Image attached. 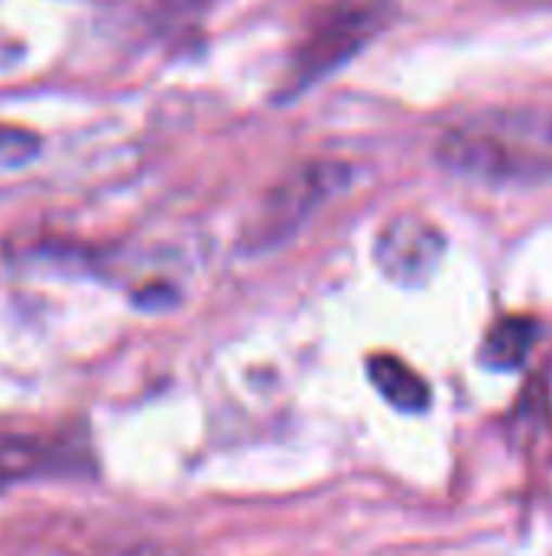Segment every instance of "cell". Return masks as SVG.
<instances>
[{"mask_svg":"<svg viewBox=\"0 0 552 556\" xmlns=\"http://www.w3.org/2000/svg\"><path fill=\"white\" fill-rule=\"evenodd\" d=\"M436 156L478 182H540L552 176V114H501L491 124L455 127L439 140Z\"/></svg>","mask_w":552,"mask_h":556,"instance_id":"6da1fadb","label":"cell"},{"mask_svg":"<svg viewBox=\"0 0 552 556\" xmlns=\"http://www.w3.org/2000/svg\"><path fill=\"white\" fill-rule=\"evenodd\" d=\"M394 16L390 0H332L316 13L286 72V94L325 78L358 55Z\"/></svg>","mask_w":552,"mask_h":556,"instance_id":"7a4b0ae2","label":"cell"},{"mask_svg":"<svg viewBox=\"0 0 552 556\" xmlns=\"http://www.w3.org/2000/svg\"><path fill=\"white\" fill-rule=\"evenodd\" d=\"M442 254V231L429 218L413 212L390 218L374 241V261L381 274L400 287H423L439 270Z\"/></svg>","mask_w":552,"mask_h":556,"instance_id":"3957f363","label":"cell"},{"mask_svg":"<svg viewBox=\"0 0 552 556\" xmlns=\"http://www.w3.org/2000/svg\"><path fill=\"white\" fill-rule=\"evenodd\" d=\"M88 469V450L72 440V433H13L0 430V492L46 479Z\"/></svg>","mask_w":552,"mask_h":556,"instance_id":"277c9868","label":"cell"},{"mask_svg":"<svg viewBox=\"0 0 552 556\" xmlns=\"http://www.w3.org/2000/svg\"><path fill=\"white\" fill-rule=\"evenodd\" d=\"M345 182V166L335 163H312L303 173H296L290 182H283L270 202L260 212V222L251 228L257 244H270L293 231L322 199H329Z\"/></svg>","mask_w":552,"mask_h":556,"instance_id":"5b68a950","label":"cell"},{"mask_svg":"<svg viewBox=\"0 0 552 556\" xmlns=\"http://www.w3.org/2000/svg\"><path fill=\"white\" fill-rule=\"evenodd\" d=\"M368 375L374 381V388L381 391V397L387 404H394L397 410H407V414H420L429 407L433 401V391L429 384L397 355H371L368 362Z\"/></svg>","mask_w":552,"mask_h":556,"instance_id":"8992f818","label":"cell"},{"mask_svg":"<svg viewBox=\"0 0 552 556\" xmlns=\"http://www.w3.org/2000/svg\"><path fill=\"white\" fill-rule=\"evenodd\" d=\"M537 339H540V326L534 316H504L485 336L482 362L495 371H517L530 358Z\"/></svg>","mask_w":552,"mask_h":556,"instance_id":"52a82bcc","label":"cell"},{"mask_svg":"<svg viewBox=\"0 0 552 556\" xmlns=\"http://www.w3.org/2000/svg\"><path fill=\"white\" fill-rule=\"evenodd\" d=\"M39 153H42L39 134H33V130H26V127L0 124V173L23 169V166L36 163Z\"/></svg>","mask_w":552,"mask_h":556,"instance_id":"ba28073f","label":"cell"},{"mask_svg":"<svg viewBox=\"0 0 552 556\" xmlns=\"http://www.w3.org/2000/svg\"><path fill=\"white\" fill-rule=\"evenodd\" d=\"M159 3L169 16H189V13L208 7V0H159Z\"/></svg>","mask_w":552,"mask_h":556,"instance_id":"9c48e42d","label":"cell"}]
</instances>
